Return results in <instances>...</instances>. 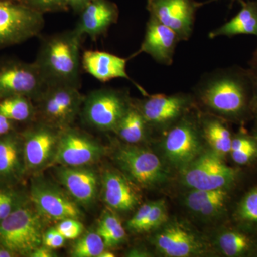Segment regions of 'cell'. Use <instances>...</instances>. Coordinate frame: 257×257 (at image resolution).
<instances>
[{"label": "cell", "instance_id": "cell-13", "mask_svg": "<svg viewBox=\"0 0 257 257\" xmlns=\"http://www.w3.org/2000/svg\"><path fill=\"white\" fill-rule=\"evenodd\" d=\"M45 26L44 15L15 0H0V47L37 36Z\"/></svg>", "mask_w": 257, "mask_h": 257}, {"label": "cell", "instance_id": "cell-44", "mask_svg": "<svg viewBox=\"0 0 257 257\" xmlns=\"http://www.w3.org/2000/svg\"><path fill=\"white\" fill-rule=\"evenodd\" d=\"M13 251H10L8 248L0 244V257H16Z\"/></svg>", "mask_w": 257, "mask_h": 257}, {"label": "cell", "instance_id": "cell-35", "mask_svg": "<svg viewBox=\"0 0 257 257\" xmlns=\"http://www.w3.org/2000/svg\"><path fill=\"white\" fill-rule=\"evenodd\" d=\"M56 229L66 239L76 240L84 233V225L79 219H65L59 221Z\"/></svg>", "mask_w": 257, "mask_h": 257}, {"label": "cell", "instance_id": "cell-7", "mask_svg": "<svg viewBox=\"0 0 257 257\" xmlns=\"http://www.w3.org/2000/svg\"><path fill=\"white\" fill-rule=\"evenodd\" d=\"M132 104L127 91L102 88L85 96L80 114L84 123L92 128L113 133Z\"/></svg>", "mask_w": 257, "mask_h": 257}, {"label": "cell", "instance_id": "cell-12", "mask_svg": "<svg viewBox=\"0 0 257 257\" xmlns=\"http://www.w3.org/2000/svg\"><path fill=\"white\" fill-rule=\"evenodd\" d=\"M60 130L37 120L21 133L27 175L43 173L55 165Z\"/></svg>", "mask_w": 257, "mask_h": 257}, {"label": "cell", "instance_id": "cell-9", "mask_svg": "<svg viewBox=\"0 0 257 257\" xmlns=\"http://www.w3.org/2000/svg\"><path fill=\"white\" fill-rule=\"evenodd\" d=\"M179 173L181 182L190 190L231 189L238 177L237 170L209 149Z\"/></svg>", "mask_w": 257, "mask_h": 257}, {"label": "cell", "instance_id": "cell-1", "mask_svg": "<svg viewBox=\"0 0 257 257\" xmlns=\"http://www.w3.org/2000/svg\"><path fill=\"white\" fill-rule=\"evenodd\" d=\"M192 94L198 110L242 124L253 116L252 86L248 69L239 66L203 74Z\"/></svg>", "mask_w": 257, "mask_h": 257}, {"label": "cell", "instance_id": "cell-36", "mask_svg": "<svg viewBox=\"0 0 257 257\" xmlns=\"http://www.w3.org/2000/svg\"><path fill=\"white\" fill-rule=\"evenodd\" d=\"M154 202L155 201H150V202L143 204L141 207L139 208L135 215L128 221L127 224H126V229L130 232L136 233V234L142 233L144 224L147 221L149 214L151 211Z\"/></svg>", "mask_w": 257, "mask_h": 257}, {"label": "cell", "instance_id": "cell-48", "mask_svg": "<svg viewBox=\"0 0 257 257\" xmlns=\"http://www.w3.org/2000/svg\"><path fill=\"white\" fill-rule=\"evenodd\" d=\"M218 1V0H209L208 3H211V2H215ZM231 3H234L235 2H237V3H239L240 5H243V3H244V0H231Z\"/></svg>", "mask_w": 257, "mask_h": 257}, {"label": "cell", "instance_id": "cell-20", "mask_svg": "<svg viewBox=\"0 0 257 257\" xmlns=\"http://www.w3.org/2000/svg\"><path fill=\"white\" fill-rule=\"evenodd\" d=\"M119 15V8L113 2L92 0L79 13V21L74 29L81 36L88 35L96 40L117 23Z\"/></svg>", "mask_w": 257, "mask_h": 257}, {"label": "cell", "instance_id": "cell-17", "mask_svg": "<svg viewBox=\"0 0 257 257\" xmlns=\"http://www.w3.org/2000/svg\"><path fill=\"white\" fill-rule=\"evenodd\" d=\"M57 182L79 206L90 207L101 188V175L92 166H53Z\"/></svg>", "mask_w": 257, "mask_h": 257}, {"label": "cell", "instance_id": "cell-34", "mask_svg": "<svg viewBox=\"0 0 257 257\" xmlns=\"http://www.w3.org/2000/svg\"><path fill=\"white\" fill-rule=\"evenodd\" d=\"M168 219V213L165 201L162 199L155 201L147 221L144 224L142 233L155 231Z\"/></svg>", "mask_w": 257, "mask_h": 257}, {"label": "cell", "instance_id": "cell-49", "mask_svg": "<svg viewBox=\"0 0 257 257\" xmlns=\"http://www.w3.org/2000/svg\"><path fill=\"white\" fill-rule=\"evenodd\" d=\"M252 256H257V241L256 246H255L254 251L252 253Z\"/></svg>", "mask_w": 257, "mask_h": 257}, {"label": "cell", "instance_id": "cell-3", "mask_svg": "<svg viewBox=\"0 0 257 257\" xmlns=\"http://www.w3.org/2000/svg\"><path fill=\"white\" fill-rule=\"evenodd\" d=\"M163 134L157 154L170 170L180 172L206 150L197 108Z\"/></svg>", "mask_w": 257, "mask_h": 257}, {"label": "cell", "instance_id": "cell-27", "mask_svg": "<svg viewBox=\"0 0 257 257\" xmlns=\"http://www.w3.org/2000/svg\"><path fill=\"white\" fill-rule=\"evenodd\" d=\"M152 132L133 99V104L113 133L124 143L140 145L146 141Z\"/></svg>", "mask_w": 257, "mask_h": 257}, {"label": "cell", "instance_id": "cell-39", "mask_svg": "<svg viewBox=\"0 0 257 257\" xmlns=\"http://www.w3.org/2000/svg\"><path fill=\"white\" fill-rule=\"evenodd\" d=\"M248 71L252 86V108L255 114L257 112V65L249 66Z\"/></svg>", "mask_w": 257, "mask_h": 257}, {"label": "cell", "instance_id": "cell-16", "mask_svg": "<svg viewBox=\"0 0 257 257\" xmlns=\"http://www.w3.org/2000/svg\"><path fill=\"white\" fill-rule=\"evenodd\" d=\"M205 3L195 0H147L150 16L172 29L181 41L189 40L194 30L196 13Z\"/></svg>", "mask_w": 257, "mask_h": 257}, {"label": "cell", "instance_id": "cell-4", "mask_svg": "<svg viewBox=\"0 0 257 257\" xmlns=\"http://www.w3.org/2000/svg\"><path fill=\"white\" fill-rule=\"evenodd\" d=\"M47 221L29 197L0 222V244L17 256L30 257L42 244Z\"/></svg>", "mask_w": 257, "mask_h": 257}, {"label": "cell", "instance_id": "cell-10", "mask_svg": "<svg viewBox=\"0 0 257 257\" xmlns=\"http://www.w3.org/2000/svg\"><path fill=\"white\" fill-rule=\"evenodd\" d=\"M141 99H133L152 131L164 133L197 108L192 93L149 94Z\"/></svg>", "mask_w": 257, "mask_h": 257}, {"label": "cell", "instance_id": "cell-30", "mask_svg": "<svg viewBox=\"0 0 257 257\" xmlns=\"http://www.w3.org/2000/svg\"><path fill=\"white\" fill-rule=\"evenodd\" d=\"M0 114L13 122H28L37 119L35 103L25 96H13L0 100Z\"/></svg>", "mask_w": 257, "mask_h": 257}, {"label": "cell", "instance_id": "cell-37", "mask_svg": "<svg viewBox=\"0 0 257 257\" xmlns=\"http://www.w3.org/2000/svg\"><path fill=\"white\" fill-rule=\"evenodd\" d=\"M229 155L236 165H247L257 159V141L250 146L231 152Z\"/></svg>", "mask_w": 257, "mask_h": 257}, {"label": "cell", "instance_id": "cell-32", "mask_svg": "<svg viewBox=\"0 0 257 257\" xmlns=\"http://www.w3.org/2000/svg\"><path fill=\"white\" fill-rule=\"evenodd\" d=\"M16 186L0 183V222L29 199V194Z\"/></svg>", "mask_w": 257, "mask_h": 257}, {"label": "cell", "instance_id": "cell-22", "mask_svg": "<svg viewBox=\"0 0 257 257\" xmlns=\"http://www.w3.org/2000/svg\"><path fill=\"white\" fill-rule=\"evenodd\" d=\"M229 189H192L184 196V205L199 220L211 222L225 215L229 200Z\"/></svg>", "mask_w": 257, "mask_h": 257}, {"label": "cell", "instance_id": "cell-14", "mask_svg": "<svg viewBox=\"0 0 257 257\" xmlns=\"http://www.w3.org/2000/svg\"><path fill=\"white\" fill-rule=\"evenodd\" d=\"M47 86L35 62L13 60L0 62V100L25 96L35 101Z\"/></svg>", "mask_w": 257, "mask_h": 257}, {"label": "cell", "instance_id": "cell-18", "mask_svg": "<svg viewBox=\"0 0 257 257\" xmlns=\"http://www.w3.org/2000/svg\"><path fill=\"white\" fill-rule=\"evenodd\" d=\"M139 188L119 170L107 168L101 174L103 201L116 212H130L138 207L141 201Z\"/></svg>", "mask_w": 257, "mask_h": 257}, {"label": "cell", "instance_id": "cell-19", "mask_svg": "<svg viewBox=\"0 0 257 257\" xmlns=\"http://www.w3.org/2000/svg\"><path fill=\"white\" fill-rule=\"evenodd\" d=\"M179 42L180 39L175 31L150 16L143 43L133 57L144 52L151 56L158 63L172 65L176 47Z\"/></svg>", "mask_w": 257, "mask_h": 257}, {"label": "cell", "instance_id": "cell-25", "mask_svg": "<svg viewBox=\"0 0 257 257\" xmlns=\"http://www.w3.org/2000/svg\"><path fill=\"white\" fill-rule=\"evenodd\" d=\"M257 238L237 226L221 229L214 236L213 246L223 256H252Z\"/></svg>", "mask_w": 257, "mask_h": 257}, {"label": "cell", "instance_id": "cell-31", "mask_svg": "<svg viewBox=\"0 0 257 257\" xmlns=\"http://www.w3.org/2000/svg\"><path fill=\"white\" fill-rule=\"evenodd\" d=\"M104 241L97 232L88 231L76 239L71 248L70 256L73 257H99L105 249Z\"/></svg>", "mask_w": 257, "mask_h": 257}, {"label": "cell", "instance_id": "cell-38", "mask_svg": "<svg viewBox=\"0 0 257 257\" xmlns=\"http://www.w3.org/2000/svg\"><path fill=\"white\" fill-rule=\"evenodd\" d=\"M66 240L55 227L50 228L44 233L42 244L56 250L64 246Z\"/></svg>", "mask_w": 257, "mask_h": 257}, {"label": "cell", "instance_id": "cell-26", "mask_svg": "<svg viewBox=\"0 0 257 257\" xmlns=\"http://www.w3.org/2000/svg\"><path fill=\"white\" fill-rule=\"evenodd\" d=\"M239 35H252L257 37V0L244 2L236 16L209 32V37L214 39Z\"/></svg>", "mask_w": 257, "mask_h": 257}, {"label": "cell", "instance_id": "cell-46", "mask_svg": "<svg viewBox=\"0 0 257 257\" xmlns=\"http://www.w3.org/2000/svg\"><path fill=\"white\" fill-rule=\"evenodd\" d=\"M257 65V47L253 52L252 57L249 62V66Z\"/></svg>", "mask_w": 257, "mask_h": 257}, {"label": "cell", "instance_id": "cell-2", "mask_svg": "<svg viewBox=\"0 0 257 257\" xmlns=\"http://www.w3.org/2000/svg\"><path fill=\"white\" fill-rule=\"evenodd\" d=\"M82 37L74 29L51 35L42 41L35 63L47 85L80 88Z\"/></svg>", "mask_w": 257, "mask_h": 257}, {"label": "cell", "instance_id": "cell-23", "mask_svg": "<svg viewBox=\"0 0 257 257\" xmlns=\"http://www.w3.org/2000/svg\"><path fill=\"white\" fill-rule=\"evenodd\" d=\"M127 60L128 59L104 51L87 50L82 56V66L86 72L101 82L117 78L132 81L145 95L147 93L146 91L133 82L126 72Z\"/></svg>", "mask_w": 257, "mask_h": 257}, {"label": "cell", "instance_id": "cell-11", "mask_svg": "<svg viewBox=\"0 0 257 257\" xmlns=\"http://www.w3.org/2000/svg\"><path fill=\"white\" fill-rule=\"evenodd\" d=\"M28 194L37 211L47 221L59 222L70 218L81 220L84 216L80 206L65 189L42 173L32 176Z\"/></svg>", "mask_w": 257, "mask_h": 257}, {"label": "cell", "instance_id": "cell-40", "mask_svg": "<svg viewBox=\"0 0 257 257\" xmlns=\"http://www.w3.org/2000/svg\"><path fill=\"white\" fill-rule=\"evenodd\" d=\"M58 256L55 249L42 244L30 254V257H56Z\"/></svg>", "mask_w": 257, "mask_h": 257}, {"label": "cell", "instance_id": "cell-45", "mask_svg": "<svg viewBox=\"0 0 257 257\" xmlns=\"http://www.w3.org/2000/svg\"><path fill=\"white\" fill-rule=\"evenodd\" d=\"M115 256V254L112 251H110V249H108V248H105L104 251H102L99 255V257H114Z\"/></svg>", "mask_w": 257, "mask_h": 257}, {"label": "cell", "instance_id": "cell-28", "mask_svg": "<svg viewBox=\"0 0 257 257\" xmlns=\"http://www.w3.org/2000/svg\"><path fill=\"white\" fill-rule=\"evenodd\" d=\"M233 217L238 228L257 237V185L240 199Z\"/></svg>", "mask_w": 257, "mask_h": 257}, {"label": "cell", "instance_id": "cell-15", "mask_svg": "<svg viewBox=\"0 0 257 257\" xmlns=\"http://www.w3.org/2000/svg\"><path fill=\"white\" fill-rule=\"evenodd\" d=\"M106 152V147L96 139L69 126L60 130L55 165L92 166L105 156Z\"/></svg>", "mask_w": 257, "mask_h": 257}, {"label": "cell", "instance_id": "cell-29", "mask_svg": "<svg viewBox=\"0 0 257 257\" xmlns=\"http://www.w3.org/2000/svg\"><path fill=\"white\" fill-rule=\"evenodd\" d=\"M96 231L108 249L121 246L126 241V230L114 211L109 208L101 214Z\"/></svg>", "mask_w": 257, "mask_h": 257}, {"label": "cell", "instance_id": "cell-6", "mask_svg": "<svg viewBox=\"0 0 257 257\" xmlns=\"http://www.w3.org/2000/svg\"><path fill=\"white\" fill-rule=\"evenodd\" d=\"M84 98L78 87L47 85L34 101L37 120L60 130L72 126L80 114Z\"/></svg>", "mask_w": 257, "mask_h": 257}, {"label": "cell", "instance_id": "cell-8", "mask_svg": "<svg viewBox=\"0 0 257 257\" xmlns=\"http://www.w3.org/2000/svg\"><path fill=\"white\" fill-rule=\"evenodd\" d=\"M151 242L157 253L167 257L206 256L211 245L200 233L179 219H168L155 230Z\"/></svg>", "mask_w": 257, "mask_h": 257}, {"label": "cell", "instance_id": "cell-43", "mask_svg": "<svg viewBox=\"0 0 257 257\" xmlns=\"http://www.w3.org/2000/svg\"><path fill=\"white\" fill-rule=\"evenodd\" d=\"M150 254V252L147 251L146 250H144L143 248H137L130 249L127 253H126L125 256L132 257H145L151 256V255Z\"/></svg>", "mask_w": 257, "mask_h": 257}, {"label": "cell", "instance_id": "cell-21", "mask_svg": "<svg viewBox=\"0 0 257 257\" xmlns=\"http://www.w3.org/2000/svg\"><path fill=\"white\" fill-rule=\"evenodd\" d=\"M27 175L21 133L0 137V183L18 185Z\"/></svg>", "mask_w": 257, "mask_h": 257}, {"label": "cell", "instance_id": "cell-33", "mask_svg": "<svg viewBox=\"0 0 257 257\" xmlns=\"http://www.w3.org/2000/svg\"><path fill=\"white\" fill-rule=\"evenodd\" d=\"M32 10L44 15L48 13L67 11L68 0H15Z\"/></svg>", "mask_w": 257, "mask_h": 257}, {"label": "cell", "instance_id": "cell-47", "mask_svg": "<svg viewBox=\"0 0 257 257\" xmlns=\"http://www.w3.org/2000/svg\"><path fill=\"white\" fill-rule=\"evenodd\" d=\"M253 117L255 119V124H254V130H253V136L254 137V138L256 139L257 141V112L255 113L254 115H253Z\"/></svg>", "mask_w": 257, "mask_h": 257}, {"label": "cell", "instance_id": "cell-24", "mask_svg": "<svg viewBox=\"0 0 257 257\" xmlns=\"http://www.w3.org/2000/svg\"><path fill=\"white\" fill-rule=\"evenodd\" d=\"M199 125L203 138L209 150L222 158L229 155L233 135L229 121L222 118L198 110Z\"/></svg>", "mask_w": 257, "mask_h": 257}, {"label": "cell", "instance_id": "cell-42", "mask_svg": "<svg viewBox=\"0 0 257 257\" xmlns=\"http://www.w3.org/2000/svg\"><path fill=\"white\" fill-rule=\"evenodd\" d=\"M92 0H68L69 9L71 8L74 13H79Z\"/></svg>", "mask_w": 257, "mask_h": 257}, {"label": "cell", "instance_id": "cell-41", "mask_svg": "<svg viewBox=\"0 0 257 257\" xmlns=\"http://www.w3.org/2000/svg\"><path fill=\"white\" fill-rule=\"evenodd\" d=\"M14 123L0 114V137L14 131Z\"/></svg>", "mask_w": 257, "mask_h": 257}, {"label": "cell", "instance_id": "cell-5", "mask_svg": "<svg viewBox=\"0 0 257 257\" xmlns=\"http://www.w3.org/2000/svg\"><path fill=\"white\" fill-rule=\"evenodd\" d=\"M111 158L120 172L138 187L158 188L170 179V169L158 154L147 147L121 144Z\"/></svg>", "mask_w": 257, "mask_h": 257}]
</instances>
